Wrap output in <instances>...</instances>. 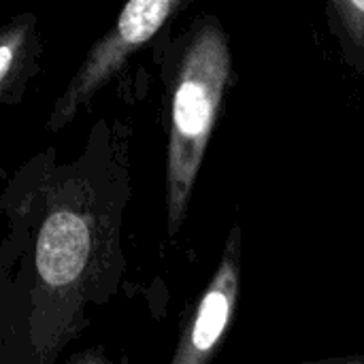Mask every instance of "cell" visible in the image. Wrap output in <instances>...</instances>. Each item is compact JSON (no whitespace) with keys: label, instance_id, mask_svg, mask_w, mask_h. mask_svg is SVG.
<instances>
[{"label":"cell","instance_id":"7a4b0ae2","mask_svg":"<svg viewBox=\"0 0 364 364\" xmlns=\"http://www.w3.org/2000/svg\"><path fill=\"white\" fill-rule=\"evenodd\" d=\"M188 0H132L128 2L115 23L92 45L79 70L58 96L49 117L47 130L58 132L75 119V115L90 105V100L126 66V62L149 43L175 13L186 9Z\"/></svg>","mask_w":364,"mask_h":364},{"label":"cell","instance_id":"3957f363","mask_svg":"<svg viewBox=\"0 0 364 364\" xmlns=\"http://www.w3.org/2000/svg\"><path fill=\"white\" fill-rule=\"evenodd\" d=\"M241 262L243 235L241 226L235 224L226 239L220 264L179 335L171 364H211L215 358L220 346L230 333L239 305Z\"/></svg>","mask_w":364,"mask_h":364},{"label":"cell","instance_id":"6da1fadb","mask_svg":"<svg viewBox=\"0 0 364 364\" xmlns=\"http://www.w3.org/2000/svg\"><path fill=\"white\" fill-rule=\"evenodd\" d=\"M232 73L230 38L211 15L198 19L181 41L171 83L166 149L168 235H177L215 130Z\"/></svg>","mask_w":364,"mask_h":364},{"label":"cell","instance_id":"277c9868","mask_svg":"<svg viewBox=\"0 0 364 364\" xmlns=\"http://www.w3.org/2000/svg\"><path fill=\"white\" fill-rule=\"evenodd\" d=\"M92 224L75 205L55 207L43 224L36 250V264L45 288L66 294L81 290L92 258Z\"/></svg>","mask_w":364,"mask_h":364},{"label":"cell","instance_id":"5b68a950","mask_svg":"<svg viewBox=\"0 0 364 364\" xmlns=\"http://www.w3.org/2000/svg\"><path fill=\"white\" fill-rule=\"evenodd\" d=\"M41 53L34 13H21L0 26V100L15 94L36 70Z\"/></svg>","mask_w":364,"mask_h":364},{"label":"cell","instance_id":"8992f818","mask_svg":"<svg viewBox=\"0 0 364 364\" xmlns=\"http://www.w3.org/2000/svg\"><path fill=\"white\" fill-rule=\"evenodd\" d=\"M326 11L346 62L364 77V0H333Z\"/></svg>","mask_w":364,"mask_h":364},{"label":"cell","instance_id":"52a82bcc","mask_svg":"<svg viewBox=\"0 0 364 364\" xmlns=\"http://www.w3.org/2000/svg\"><path fill=\"white\" fill-rule=\"evenodd\" d=\"M66 364H113L105 354L102 350H85L81 354H75Z\"/></svg>","mask_w":364,"mask_h":364},{"label":"cell","instance_id":"ba28073f","mask_svg":"<svg viewBox=\"0 0 364 364\" xmlns=\"http://www.w3.org/2000/svg\"><path fill=\"white\" fill-rule=\"evenodd\" d=\"M301 364H364V354L339 356V358H320V360H307V363Z\"/></svg>","mask_w":364,"mask_h":364}]
</instances>
